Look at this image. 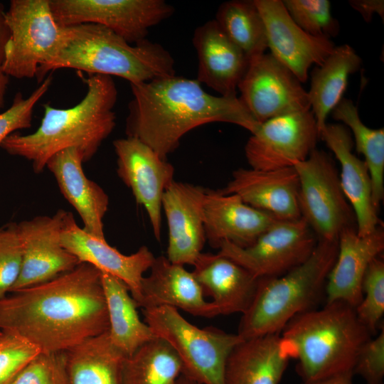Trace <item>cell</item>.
Here are the masks:
<instances>
[{
    "label": "cell",
    "mask_w": 384,
    "mask_h": 384,
    "mask_svg": "<svg viewBox=\"0 0 384 384\" xmlns=\"http://www.w3.org/2000/svg\"><path fill=\"white\" fill-rule=\"evenodd\" d=\"M4 21L9 32L4 73L18 79L36 78L38 68L62 45L65 27L55 20L50 0H11Z\"/></svg>",
    "instance_id": "ba28073f"
},
{
    "label": "cell",
    "mask_w": 384,
    "mask_h": 384,
    "mask_svg": "<svg viewBox=\"0 0 384 384\" xmlns=\"http://www.w3.org/2000/svg\"><path fill=\"white\" fill-rule=\"evenodd\" d=\"M206 240L215 248L223 242L246 247L277 219L251 207L235 194L206 189L203 204Z\"/></svg>",
    "instance_id": "44dd1931"
},
{
    "label": "cell",
    "mask_w": 384,
    "mask_h": 384,
    "mask_svg": "<svg viewBox=\"0 0 384 384\" xmlns=\"http://www.w3.org/2000/svg\"><path fill=\"white\" fill-rule=\"evenodd\" d=\"M294 22L307 33L330 39L339 32V24L331 14L328 0L282 1Z\"/></svg>",
    "instance_id": "836d02e7"
},
{
    "label": "cell",
    "mask_w": 384,
    "mask_h": 384,
    "mask_svg": "<svg viewBox=\"0 0 384 384\" xmlns=\"http://www.w3.org/2000/svg\"><path fill=\"white\" fill-rule=\"evenodd\" d=\"M154 335L166 341L178 356L182 374L201 384H225L227 359L244 340L215 327L199 328L169 306L143 309Z\"/></svg>",
    "instance_id": "52a82bcc"
},
{
    "label": "cell",
    "mask_w": 384,
    "mask_h": 384,
    "mask_svg": "<svg viewBox=\"0 0 384 384\" xmlns=\"http://www.w3.org/2000/svg\"><path fill=\"white\" fill-rule=\"evenodd\" d=\"M63 353L68 384H123L127 356L112 343L108 331Z\"/></svg>",
    "instance_id": "83f0119b"
},
{
    "label": "cell",
    "mask_w": 384,
    "mask_h": 384,
    "mask_svg": "<svg viewBox=\"0 0 384 384\" xmlns=\"http://www.w3.org/2000/svg\"><path fill=\"white\" fill-rule=\"evenodd\" d=\"M215 20L225 35L249 60L265 53L267 49L265 27L254 0L222 3Z\"/></svg>",
    "instance_id": "1f68e13d"
},
{
    "label": "cell",
    "mask_w": 384,
    "mask_h": 384,
    "mask_svg": "<svg viewBox=\"0 0 384 384\" xmlns=\"http://www.w3.org/2000/svg\"><path fill=\"white\" fill-rule=\"evenodd\" d=\"M363 298L356 307L359 320L372 335L380 327L384 314V261L381 256L368 265L361 284Z\"/></svg>",
    "instance_id": "e575fe53"
},
{
    "label": "cell",
    "mask_w": 384,
    "mask_h": 384,
    "mask_svg": "<svg viewBox=\"0 0 384 384\" xmlns=\"http://www.w3.org/2000/svg\"><path fill=\"white\" fill-rule=\"evenodd\" d=\"M319 134L310 110L271 118L261 123L245 146L250 168L293 167L315 149Z\"/></svg>",
    "instance_id": "4fadbf2b"
},
{
    "label": "cell",
    "mask_w": 384,
    "mask_h": 384,
    "mask_svg": "<svg viewBox=\"0 0 384 384\" xmlns=\"http://www.w3.org/2000/svg\"><path fill=\"white\" fill-rule=\"evenodd\" d=\"M353 375L352 373H343L316 380L303 382V384H353Z\"/></svg>",
    "instance_id": "7bdbcfd3"
},
{
    "label": "cell",
    "mask_w": 384,
    "mask_h": 384,
    "mask_svg": "<svg viewBox=\"0 0 384 384\" xmlns=\"http://www.w3.org/2000/svg\"><path fill=\"white\" fill-rule=\"evenodd\" d=\"M337 252L338 240H318L301 265L279 277L260 278L253 301L242 315L238 334L248 339L280 334L292 318L312 309L325 289Z\"/></svg>",
    "instance_id": "8992f818"
},
{
    "label": "cell",
    "mask_w": 384,
    "mask_h": 384,
    "mask_svg": "<svg viewBox=\"0 0 384 384\" xmlns=\"http://www.w3.org/2000/svg\"><path fill=\"white\" fill-rule=\"evenodd\" d=\"M52 81V73H49L27 97L21 92L16 94L9 108L0 113V144L15 131L31 127L34 107L48 91Z\"/></svg>",
    "instance_id": "8d00e7d4"
},
{
    "label": "cell",
    "mask_w": 384,
    "mask_h": 384,
    "mask_svg": "<svg viewBox=\"0 0 384 384\" xmlns=\"http://www.w3.org/2000/svg\"><path fill=\"white\" fill-rule=\"evenodd\" d=\"M353 374L361 375L366 384H383L384 327L375 338H370L361 348L356 357Z\"/></svg>",
    "instance_id": "ab89813d"
},
{
    "label": "cell",
    "mask_w": 384,
    "mask_h": 384,
    "mask_svg": "<svg viewBox=\"0 0 384 384\" xmlns=\"http://www.w3.org/2000/svg\"><path fill=\"white\" fill-rule=\"evenodd\" d=\"M282 333L303 382L353 373L358 351L372 338L356 307L341 301L297 314Z\"/></svg>",
    "instance_id": "5b68a950"
},
{
    "label": "cell",
    "mask_w": 384,
    "mask_h": 384,
    "mask_svg": "<svg viewBox=\"0 0 384 384\" xmlns=\"http://www.w3.org/2000/svg\"><path fill=\"white\" fill-rule=\"evenodd\" d=\"M361 58L348 44L335 46L331 54L311 73L308 92L319 134L330 112L343 99L348 78L361 67Z\"/></svg>",
    "instance_id": "f1b7e54d"
},
{
    "label": "cell",
    "mask_w": 384,
    "mask_h": 384,
    "mask_svg": "<svg viewBox=\"0 0 384 384\" xmlns=\"http://www.w3.org/2000/svg\"><path fill=\"white\" fill-rule=\"evenodd\" d=\"M348 3L367 22L371 21L374 14L384 19L383 0H351Z\"/></svg>",
    "instance_id": "b9f144b4"
},
{
    "label": "cell",
    "mask_w": 384,
    "mask_h": 384,
    "mask_svg": "<svg viewBox=\"0 0 384 384\" xmlns=\"http://www.w3.org/2000/svg\"><path fill=\"white\" fill-rule=\"evenodd\" d=\"M192 271L205 297L209 296L219 315L244 314L255 297L259 278L219 254L201 252Z\"/></svg>",
    "instance_id": "d4e9b609"
},
{
    "label": "cell",
    "mask_w": 384,
    "mask_h": 384,
    "mask_svg": "<svg viewBox=\"0 0 384 384\" xmlns=\"http://www.w3.org/2000/svg\"><path fill=\"white\" fill-rule=\"evenodd\" d=\"M220 191L235 194L246 204L279 220L302 218L299 182L294 166L273 170L238 169Z\"/></svg>",
    "instance_id": "d6986e66"
},
{
    "label": "cell",
    "mask_w": 384,
    "mask_h": 384,
    "mask_svg": "<svg viewBox=\"0 0 384 384\" xmlns=\"http://www.w3.org/2000/svg\"><path fill=\"white\" fill-rule=\"evenodd\" d=\"M383 249V225L365 236L359 235L356 228L344 229L339 235L337 256L326 282V303L341 301L356 307L363 298L364 274Z\"/></svg>",
    "instance_id": "7402d4cb"
},
{
    "label": "cell",
    "mask_w": 384,
    "mask_h": 384,
    "mask_svg": "<svg viewBox=\"0 0 384 384\" xmlns=\"http://www.w3.org/2000/svg\"><path fill=\"white\" fill-rule=\"evenodd\" d=\"M50 6L60 26L98 24L131 44L147 39L149 29L174 12L164 0H50Z\"/></svg>",
    "instance_id": "30bf717a"
},
{
    "label": "cell",
    "mask_w": 384,
    "mask_h": 384,
    "mask_svg": "<svg viewBox=\"0 0 384 384\" xmlns=\"http://www.w3.org/2000/svg\"><path fill=\"white\" fill-rule=\"evenodd\" d=\"M1 331L0 330V335H1Z\"/></svg>",
    "instance_id": "f6af8a7d"
},
{
    "label": "cell",
    "mask_w": 384,
    "mask_h": 384,
    "mask_svg": "<svg viewBox=\"0 0 384 384\" xmlns=\"http://www.w3.org/2000/svg\"><path fill=\"white\" fill-rule=\"evenodd\" d=\"M299 182V201L302 217L318 240L337 241L346 228H356L353 210L341 186L332 159L314 149L309 156L294 166Z\"/></svg>",
    "instance_id": "9c48e42d"
},
{
    "label": "cell",
    "mask_w": 384,
    "mask_h": 384,
    "mask_svg": "<svg viewBox=\"0 0 384 384\" xmlns=\"http://www.w3.org/2000/svg\"><path fill=\"white\" fill-rule=\"evenodd\" d=\"M238 88L240 100L259 124L311 108L300 80L270 53L250 60Z\"/></svg>",
    "instance_id": "7c38bea8"
},
{
    "label": "cell",
    "mask_w": 384,
    "mask_h": 384,
    "mask_svg": "<svg viewBox=\"0 0 384 384\" xmlns=\"http://www.w3.org/2000/svg\"><path fill=\"white\" fill-rule=\"evenodd\" d=\"M318 240L302 217L277 220L250 246L241 247L223 242L218 253L228 257L257 278L281 276L303 263Z\"/></svg>",
    "instance_id": "8fae6325"
},
{
    "label": "cell",
    "mask_w": 384,
    "mask_h": 384,
    "mask_svg": "<svg viewBox=\"0 0 384 384\" xmlns=\"http://www.w3.org/2000/svg\"><path fill=\"white\" fill-rule=\"evenodd\" d=\"M102 273V283L109 319L112 343L127 357L156 336L150 327L141 321L129 290L120 279Z\"/></svg>",
    "instance_id": "f546056e"
},
{
    "label": "cell",
    "mask_w": 384,
    "mask_h": 384,
    "mask_svg": "<svg viewBox=\"0 0 384 384\" xmlns=\"http://www.w3.org/2000/svg\"><path fill=\"white\" fill-rule=\"evenodd\" d=\"M0 299V330L60 352L109 330L102 273L87 263Z\"/></svg>",
    "instance_id": "6da1fadb"
},
{
    "label": "cell",
    "mask_w": 384,
    "mask_h": 384,
    "mask_svg": "<svg viewBox=\"0 0 384 384\" xmlns=\"http://www.w3.org/2000/svg\"><path fill=\"white\" fill-rule=\"evenodd\" d=\"M60 242L80 263L91 265L101 272L124 282L139 307L144 274L150 269L155 259L146 246L140 247L129 255H124L110 245L105 238H97L80 228L73 214L67 211Z\"/></svg>",
    "instance_id": "e0dca14e"
},
{
    "label": "cell",
    "mask_w": 384,
    "mask_h": 384,
    "mask_svg": "<svg viewBox=\"0 0 384 384\" xmlns=\"http://www.w3.org/2000/svg\"><path fill=\"white\" fill-rule=\"evenodd\" d=\"M82 79L87 92L79 103L66 109L43 105V117L34 132L13 133L0 146L29 161L36 174L44 170L53 155L68 148L79 149L84 163L90 160L114 129L118 92L111 76L89 75Z\"/></svg>",
    "instance_id": "3957f363"
},
{
    "label": "cell",
    "mask_w": 384,
    "mask_h": 384,
    "mask_svg": "<svg viewBox=\"0 0 384 384\" xmlns=\"http://www.w3.org/2000/svg\"><path fill=\"white\" fill-rule=\"evenodd\" d=\"M335 120L342 122L353 134L356 151L364 158L372 183L373 201L378 210L384 196V129H373L361 121L352 100L343 98L332 110Z\"/></svg>",
    "instance_id": "4dcf8cb0"
},
{
    "label": "cell",
    "mask_w": 384,
    "mask_h": 384,
    "mask_svg": "<svg viewBox=\"0 0 384 384\" xmlns=\"http://www.w3.org/2000/svg\"><path fill=\"white\" fill-rule=\"evenodd\" d=\"M22 263V245L18 223L0 228V299L10 292L17 281Z\"/></svg>",
    "instance_id": "74e56055"
},
{
    "label": "cell",
    "mask_w": 384,
    "mask_h": 384,
    "mask_svg": "<svg viewBox=\"0 0 384 384\" xmlns=\"http://www.w3.org/2000/svg\"><path fill=\"white\" fill-rule=\"evenodd\" d=\"M262 18L270 54L304 82L313 65H319L333 51L330 40L311 36L299 27L281 0H254Z\"/></svg>",
    "instance_id": "2e32d148"
},
{
    "label": "cell",
    "mask_w": 384,
    "mask_h": 384,
    "mask_svg": "<svg viewBox=\"0 0 384 384\" xmlns=\"http://www.w3.org/2000/svg\"><path fill=\"white\" fill-rule=\"evenodd\" d=\"M319 139L325 142L340 163V183L353 210L357 233L365 236L373 233L381 221L373 201L368 166L352 152L353 142L350 129L344 124L326 123Z\"/></svg>",
    "instance_id": "ffe728a7"
},
{
    "label": "cell",
    "mask_w": 384,
    "mask_h": 384,
    "mask_svg": "<svg viewBox=\"0 0 384 384\" xmlns=\"http://www.w3.org/2000/svg\"><path fill=\"white\" fill-rule=\"evenodd\" d=\"M126 136L151 147L167 159L191 130L213 122L240 126L251 134L259 124L237 96H215L195 79L176 75L129 84Z\"/></svg>",
    "instance_id": "7a4b0ae2"
},
{
    "label": "cell",
    "mask_w": 384,
    "mask_h": 384,
    "mask_svg": "<svg viewBox=\"0 0 384 384\" xmlns=\"http://www.w3.org/2000/svg\"><path fill=\"white\" fill-rule=\"evenodd\" d=\"M4 10L0 3V108L5 103V96L9 77L4 71V48L9 36V32L4 21Z\"/></svg>",
    "instance_id": "60d3db41"
},
{
    "label": "cell",
    "mask_w": 384,
    "mask_h": 384,
    "mask_svg": "<svg viewBox=\"0 0 384 384\" xmlns=\"http://www.w3.org/2000/svg\"><path fill=\"white\" fill-rule=\"evenodd\" d=\"M193 45L198 58L196 80L220 96H237L249 59L222 31L215 19L194 31Z\"/></svg>",
    "instance_id": "cb8c5ba5"
},
{
    "label": "cell",
    "mask_w": 384,
    "mask_h": 384,
    "mask_svg": "<svg viewBox=\"0 0 384 384\" xmlns=\"http://www.w3.org/2000/svg\"><path fill=\"white\" fill-rule=\"evenodd\" d=\"M292 358L280 334L244 339L230 352L225 384H279Z\"/></svg>",
    "instance_id": "4316f807"
},
{
    "label": "cell",
    "mask_w": 384,
    "mask_h": 384,
    "mask_svg": "<svg viewBox=\"0 0 384 384\" xmlns=\"http://www.w3.org/2000/svg\"><path fill=\"white\" fill-rule=\"evenodd\" d=\"M206 189L174 181L161 201L168 226V260L174 264L193 265L206 241L203 204Z\"/></svg>",
    "instance_id": "ac0fdd59"
},
{
    "label": "cell",
    "mask_w": 384,
    "mask_h": 384,
    "mask_svg": "<svg viewBox=\"0 0 384 384\" xmlns=\"http://www.w3.org/2000/svg\"><path fill=\"white\" fill-rule=\"evenodd\" d=\"M174 384H201L196 380L187 377L183 374H181L175 380Z\"/></svg>",
    "instance_id": "ee69618b"
},
{
    "label": "cell",
    "mask_w": 384,
    "mask_h": 384,
    "mask_svg": "<svg viewBox=\"0 0 384 384\" xmlns=\"http://www.w3.org/2000/svg\"><path fill=\"white\" fill-rule=\"evenodd\" d=\"M182 373L181 361L164 340L155 337L127 357L123 384H174Z\"/></svg>",
    "instance_id": "d6a6232c"
},
{
    "label": "cell",
    "mask_w": 384,
    "mask_h": 384,
    "mask_svg": "<svg viewBox=\"0 0 384 384\" xmlns=\"http://www.w3.org/2000/svg\"><path fill=\"white\" fill-rule=\"evenodd\" d=\"M65 29L60 47L38 68L36 78L40 83L49 73L63 68L117 76L129 84L176 75L173 56L158 43L145 39L131 44L110 29L94 23Z\"/></svg>",
    "instance_id": "277c9868"
},
{
    "label": "cell",
    "mask_w": 384,
    "mask_h": 384,
    "mask_svg": "<svg viewBox=\"0 0 384 384\" xmlns=\"http://www.w3.org/2000/svg\"><path fill=\"white\" fill-rule=\"evenodd\" d=\"M117 173L132 191L136 202L148 215L153 234L159 241L161 201L166 188L174 181L175 169L151 147L133 137L115 139Z\"/></svg>",
    "instance_id": "5bb4252c"
},
{
    "label": "cell",
    "mask_w": 384,
    "mask_h": 384,
    "mask_svg": "<svg viewBox=\"0 0 384 384\" xmlns=\"http://www.w3.org/2000/svg\"><path fill=\"white\" fill-rule=\"evenodd\" d=\"M149 270V274L142 281L139 307L169 306L205 318L219 315L216 306L205 299L193 272L183 265L172 263L161 255L155 257Z\"/></svg>",
    "instance_id": "603a6c76"
},
{
    "label": "cell",
    "mask_w": 384,
    "mask_h": 384,
    "mask_svg": "<svg viewBox=\"0 0 384 384\" xmlns=\"http://www.w3.org/2000/svg\"><path fill=\"white\" fill-rule=\"evenodd\" d=\"M84 159L79 149L71 147L53 155L46 168L53 174L58 187L78 213L83 230L105 239L103 218L109 206V197L103 188L85 176Z\"/></svg>",
    "instance_id": "484cf974"
},
{
    "label": "cell",
    "mask_w": 384,
    "mask_h": 384,
    "mask_svg": "<svg viewBox=\"0 0 384 384\" xmlns=\"http://www.w3.org/2000/svg\"><path fill=\"white\" fill-rule=\"evenodd\" d=\"M11 384H68L63 351H41L24 366Z\"/></svg>",
    "instance_id": "f35d334b"
},
{
    "label": "cell",
    "mask_w": 384,
    "mask_h": 384,
    "mask_svg": "<svg viewBox=\"0 0 384 384\" xmlns=\"http://www.w3.org/2000/svg\"><path fill=\"white\" fill-rule=\"evenodd\" d=\"M41 350L10 331L0 335V384H11L20 371Z\"/></svg>",
    "instance_id": "d590c367"
},
{
    "label": "cell",
    "mask_w": 384,
    "mask_h": 384,
    "mask_svg": "<svg viewBox=\"0 0 384 384\" xmlns=\"http://www.w3.org/2000/svg\"><path fill=\"white\" fill-rule=\"evenodd\" d=\"M65 213L60 209L52 216L38 215L18 223L21 270L10 292L49 281L80 264L60 242Z\"/></svg>",
    "instance_id": "9a60e30c"
}]
</instances>
